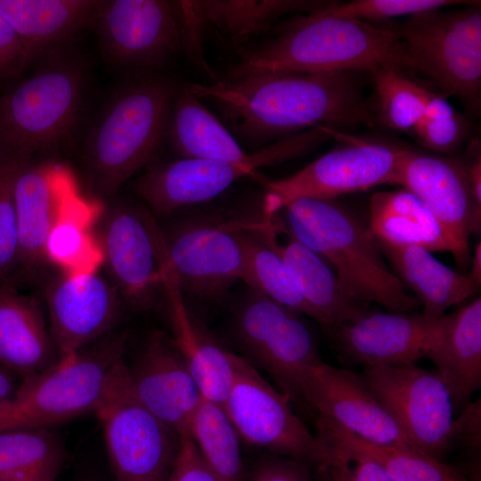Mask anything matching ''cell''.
Wrapping results in <instances>:
<instances>
[{
    "label": "cell",
    "instance_id": "cell-46",
    "mask_svg": "<svg viewBox=\"0 0 481 481\" xmlns=\"http://www.w3.org/2000/svg\"><path fill=\"white\" fill-rule=\"evenodd\" d=\"M18 376L0 364V403L14 399L22 380Z\"/></svg>",
    "mask_w": 481,
    "mask_h": 481
},
{
    "label": "cell",
    "instance_id": "cell-2",
    "mask_svg": "<svg viewBox=\"0 0 481 481\" xmlns=\"http://www.w3.org/2000/svg\"><path fill=\"white\" fill-rule=\"evenodd\" d=\"M179 89L156 70H132L113 88L84 129L79 156L86 184L112 199L152 161L166 141Z\"/></svg>",
    "mask_w": 481,
    "mask_h": 481
},
{
    "label": "cell",
    "instance_id": "cell-49",
    "mask_svg": "<svg viewBox=\"0 0 481 481\" xmlns=\"http://www.w3.org/2000/svg\"><path fill=\"white\" fill-rule=\"evenodd\" d=\"M80 481H94V480H92V479H88V478H86V479H84V480H80Z\"/></svg>",
    "mask_w": 481,
    "mask_h": 481
},
{
    "label": "cell",
    "instance_id": "cell-36",
    "mask_svg": "<svg viewBox=\"0 0 481 481\" xmlns=\"http://www.w3.org/2000/svg\"><path fill=\"white\" fill-rule=\"evenodd\" d=\"M329 421L344 440L374 458L392 481H475L462 470L444 463L414 445L372 444Z\"/></svg>",
    "mask_w": 481,
    "mask_h": 481
},
{
    "label": "cell",
    "instance_id": "cell-9",
    "mask_svg": "<svg viewBox=\"0 0 481 481\" xmlns=\"http://www.w3.org/2000/svg\"><path fill=\"white\" fill-rule=\"evenodd\" d=\"M331 139L322 127L307 129L269 143L246 162L185 159L151 165L134 182V192L152 214L167 216L175 209L209 200L257 168L306 154Z\"/></svg>",
    "mask_w": 481,
    "mask_h": 481
},
{
    "label": "cell",
    "instance_id": "cell-39",
    "mask_svg": "<svg viewBox=\"0 0 481 481\" xmlns=\"http://www.w3.org/2000/svg\"><path fill=\"white\" fill-rule=\"evenodd\" d=\"M476 1L459 0H355L348 3L329 2L323 10L335 16L380 22L400 17L451 6H463Z\"/></svg>",
    "mask_w": 481,
    "mask_h": 481
},
{
    "label": "cell",
    "instance_id": "cell-19",
    "mask_svg": "<svg viewBox=\"0 0 481 481\" xmlns=\"http://www.w3.org/2000/svg\"><path fill=\"white\" fill-rule=\"evenodd\" d=\"M300 395L302 405L367 442L413 445L363 375L322 360L304 374Z\"/></svg>",
    "mask_w": 481,
    "mask_h": 481
},
{
    "label": "cell",
    "instance_id": "cell-50",
    "mask_svg": "<svg viewBox=\"0 0 481 481\" xmlns=\"http://www.w3.org/2000/svg\"><path fill=\"white\" fill-rule=\"evenodd\" d=\"M0 481H5V480H2V479H0Z\"/></svg>",
    "mask_w": 481,
    "mask_h": 481
},
{
    "label": "cell",
    "instance_id": "cell-47",
    "mask_svg": "<svg viewBox=\"0 0 481 481\" xmlns=\"http://www.w3.org/2000/svg\"><path fill=\"white\" fill-rule=\"evenodd\" d=\"M469 272L467 273L475 285L479 289L481 285V242L479 241L474 249L469 261Z\"/></svg>",
    "mask_w": 481,
    "mask_h": 481
},
{
    "label": "cell",
    "instance_id": "cell-33",
    "mask_svg": "<svg viewBox=\"0 0 481 481\" xmlns=\"http://www.w3.org/2000/svg\"><path fill=\"white\" fill-rule=\"evenodd\" d=\"M102 208L97 202L80 198L51 231L45 248L47 263L65 274L97 271L102 255L93 225Z\"/></svg>",
    "mask_w": 481,
    "mask_h": 481
},
{
    "label": "cell",
    "instance_id": "cell-27",
    "mask_svg": "<svg viewBox=\"0 0 481 481\" xmlns=\"http://www.w3.org/2000/svg\"><path fill=\"white\" fill-rule=\"evenodd\" d=\"M425 358L436 366L453 406L465 407L481 386V298L444 314Z\"/></svg>",
    "mask_w": 481,
    "mask_h": 481
},
{
    "label": "cell",
    "instance_id": "cell-30",
    "mask_svg": "<svg viewBox=\"0 0 481 481\" xmlns=\"http://www.w3.org/2000/svg\"><path fill=\"white\" fill-rule=\"evenodd\" d=\"M166 141L180 158L246 162V153L224 125L192 94L178 91L172 106Z\"/></svg>",
    "mask_w": 481,
    "mask_h": 481
},
{
    "label": "cell",
    "instance_id": "cell-22",
    "mask_svg": "<svg viewBox=\"0 0 481 481\" xmlns=\"http://www.w3.org/2000/svg\"><path fill=\"white\" fill-rule=\"evenodd\" d=\"M127 371L143 404L179 437L190 436V423L202 395L173 339L154 331Z\"/></svg>",
    "mask_w": 481,
    "mask_h": 481
},
{
    "label": "cell",
    "instance_id": "cell-18",
    "mask_svg": "<svg viewBox=\"0 0 481 481\" xmlns=\"http://www.w3.org/2000/svg\"><path fill=\"white\" fill-rule=\"evenodd\" d=\"M81 197L70 169L57 158L20 165L13 184L20 247L16 280L38 276L47 263L45 248L51 231Z\"/></svg>",
    "mask_w": 481,
    "mask_h": 481
},
{
    "label": "cell",
    "instance_id": "cell-29",
    "mask_svg": "<svg viewBox=\"0 0 481 481\" xmlns=\"http://www.w3.org/2000/svg\"><path fill=\"white\" fill-rule=\"evenodd\" d=\"M328 1L192 0L203 30L210 29L224 45L238 48L269 31L283 17L310 12Z\"/></svg>",
    "mask_w": 481,
    "mask_h": 481
},
{
    "label": "cell",
    "instance_id": "cell-43",
    "mask_svg": "<svg viewBox=\"0 0 481 481\" xmlns=\"http://www.w3.org/2000/svg\"><path fill=\"white\" fill-rule=\"evenodd\" d=\"M27 68L20 37L0 10V83L18 78Z\"/></svg>",
    "mask_w": 481,
    "mask_h": 481
},
{
    "label": "cell",
    "instance_id": "cell-12",
    "mask_svg": "<svg viewBox=\"0 0 481 481\" xmlns=\"http://www.w3.org/2000/svg\"><path fill=\"white\" fill-rule=\"evenodd\" d=\"M233 325L249 359L272 376L290 401L302 404V378L322 359L300 315L248 287L236 307Z\"/></svg>",
    "mask_w": 481,
    "mask_h": 481
},
{
    "label": "cell",
    "instance_id": "cell-8",
    "mask_svg": "<svg viewBox=\"0 0 481 481\" xmlns=\"http://www.w3.org/2000/svg\"><path fill=\"white\" fill-rule=\"evenodd\" d=\"M116 481H167L180 437L140 401L124 357L111 368L94 412Z\"/></svg>",
    "mask_w": 481,
    "mask_h": 481
},
{
    "label": "cell",
    "instance_id": "cell-14",
    "mask_svg": "<svg viewBox=\"0 0 481 481\" xmlns=\"http://www.w3.org/2000/svg\"><path fill=\"white\" fill-rule=\"evenodd\" d=\"M289 402L246 358L235 355L233 382L222 405L240 437L312 468L320 457V443L292 412Z\"/></svg>",
    "mask_w": 481,
    "mask_h": 481
},
{
    "label": "cell",
    "instance_id": "cell-32",
    "mask_svg": "<svg viewBox=\"0 0 481 481\" xmlns=\"http://www.w3.org/2000/svg\"><path fill=\"white\" fill-rule=\"evenodd\" d=\"M64 446L48 427L0 431V479L55 481L63 464Z\"/></svg>",
    "mask_w": 481,
    "mask_h": 481
},
{
    "label": "cell",
    "instance_id": "cell-25",
    "mask_svg": "<svg viewBox=\"0 0 481 481\" xmlns=\"http://www.w3.org/2000/svg\"><path fill=\"white\" fill-rule=\"evenodd\" d=\"M60 358L37 300L20 292L14 279L0 282V364L25 379Z\"/></svg>",
    "mask_w": 481,
    "mask_h": 481
},
{
    "label": "cell",
    "instance_id": "cell-24",
    "mask_svg": "<svg viewBox=\"0 0 481 481\" xmlns=\"http://www.w3.org/2000/svg\"><path fill=\"white\" fill-rule=\"evenodd\" d=\"M275 224L287 235V241L275 239L272 220L256 229L258 236L281 257L312 318L327 329L353 322L365 314L368 306L351 297L330 265L314 251L293 237L282 224Z\"/></svg>",
    "mask_w": 481,
    "mask_h": 481
},
{
    "label": "cell",
    "instance_id": "cell-4",
    "mask_svg": "<svg viewBox=\"0 0 481 481\" xmlns=\"http://www.w3.org/2000/svg\"><path fill=\"white\" fill-rule=\"evenodd\" d=\"M89 69L75 48L0 95V163L57 158L82 132Z\"/></svg>",
    "mask_w": 481,
    "mask_h": 481
},
{
    "label": "cell",
    "instance_id": "cell-6",
    "mask_svg": "<svg viewBox=\"0 0 481 481\" xmlns=\"http://www.w3.org/2000/svg\"><path fill=\"white\" fill-rule=\"evenodd\" d=\"M397 37L413 69L429 77L444 98H458L471 113L481 102L480 2L440 8L387 25Z\"/></svg>",
    "mask_w": 481,
    "mask_h": 481
},
{
    "label": "cell",
    "instance_id": "cell-23",
    "mask_svg": "<svg viewBox=\"0 0 481 481\" xmlns=\"http://www.w3.org/2000/svg\"><path fill=\"white\" fill-rule=\"evenodd\" d=\"M102 0H0V10L23 46L27 66L39 67L75 48L94 27Z\"/></svg>",
    "mask_w": 481,
    "mask_h": 481
},
{
    "label": "cell",
    "instance_id": "cell-7",
    "mask_svg": "<svg viewBox=\"0 0 481 481\" xmlns=\"http://www.w3.org/2000/svg\"><path fill=\"white\" fill-rule=\"evenodd\" d=\"M126 331L113 330L44 371L22 379L0 431L48 427L94 412L112 366L122 357Z\"/></svg>",
    "mask_w": 481,
    "mask_h": 481
},
{
    "label": "cell",
    "instance_id": "cell-26",
    "mask_svg": "<svg viewBox=\"0 0 481 481\" xmlns=\"http://www.w3.org/2000/svg\"><path fill=\"white\" fill-rule=\"evenodd\" d=\"M173 341L201 395L223 404L234 379L235 355L224 348L201 327L186 308L182 291L167 263L163 266Z\"/></svg>",
    "mask_w": 481,
    "mask_h": 481
},
{
    "label": "cell",
    "instance_id": "cell-5",
    "mask_svg": "<svg viewBox=\"0 0 481 481\" xmlns=\"http://www.w3.org/2000/svg\"><path fill=\"white\" fill-rule=\"evenodd\" d=\"M282 210L285 229L330 265L351 297L392 313H410L420 306L385 262L369 227L335 200L299 199Z\"/></svg>",
    "mask_w": 481,
    "mask_h": 481
},
{
    "label": "cell",
    "instance_id": "cell-17",
    "mask_svg": "<svg viewBox=\"0 0 481 481\" xmlns=\"http://www.w3.org/2000/svg\"><path fill=\"white\" fill-rule=\"evenodd\" d=\"M242 222L186 220L161 228L167 264L182 292L215 298L245 279L236 236Z\"/></svg>",
    "mask_w": 481,
    "mask_h": 481
},
{
    "label": "cell",
    "instance_id": "cell-21",
    "mask_svg": "<svg viewBox=\"0 0 481 481\" xmlns=\"http://www.w3.org/2000/svg\"><path fill=\"white\" fill-rule=\"evenodd\" d=\"M442 318L412 312H367L328 330L341 356L350 363L364 368L408 365L425 357Z\"/></svg>",
    "mask_w": 481,
    "mask_h": 481
},
{
    "label": "cell",
    "instance_id": "cell-45",
    "mask_svg": "<svg viewBox=\"0 0 481 481\" xmlns=\"http://www.w3.org/2000/svg\"><path fill=\"white\" fill-rule=\"evenodd\" d=\"M456 112L448 102L439 94L428 90L423 118L439 119L452 117Z\"/></svg>",
    "mask_w": 481,
    "mask_h": 481
},
{
    "label": "cell",
    "instance_id": "cell-31",
    "mask_svg": "<svg viewBox=\"0 0 481 481\" xmlns=\"http://www.w3.org/2000/svg\"><path fill=\"white\" fill-rule=\"evenodd\" d=\"M368 227L380 243L419 246L429 252H450L448 240L436 219L404 188L377 192L371 196Z\"/></svg>",
    "mask_w": 481,
    "mask_h": 481
},
{
    "label": "cell",
    "instance_id": "cell-28",
    "mask_svg": "<svg viewBox=\"0 0 481 481\" xmlns=\"http://www.w3.org/2000/svg\"><path fill=\"white\" fill-rule=\"evenodd\" d=\"M379 245L395 274L414 292L427 316L440 317L479 290L467 273L446 266L421 247Z\"/></svg>",
    "mask_w": 481,
    "mask_h": 481
},
{
    "label": "cell",
    "instance_id": "cell-13",
    "mask_svg": "<svg viewBox=\"0 0 481 481\" xmlns=\"http://www.w3.org/2000/svg\"><path fill=\"white\" fill-rule=\"evenodd\" d=\"M94 28L101 55L118 69H163L183 52L176 1L102 0Z\"/></svg>",
    "mask_w": 481,
    "mask_h": 481
},
{
    "label": "cell",
    "instance_id": "cell-10",
    "mask_svg": "<svg viewBox=\"0 0 481 481\" xmlns=\"http://www.w3.org/2000/svg\"><path fill=\"white\" fill-rule=\"evenodd\" d=\"M338 134L343 139L340 146L288 177L263 181L265 219L299 199L335 200L342 194L395 184L404 147Z\"/></svg>",
    "mask_w": 481,
    "mask_h": 481
},
{
    "label": "cell",
    "instance_id": "cell-3",
    "mask_svg": "<svg viewBox=\"0 0 481 481\" xmlns=\"http://www.w3.org/2000/svg\"><path fill=\"white\" fill-rule=\"evenodd\" d=\"M328 3L288 20L272 37L247 51L220 79L264 73L371 74L384 67L413 69L387 26L331 15L323 10Z\"/></svg>",
    "mask_w": 481,
    "mask_h": 481
},
{
    "label": "cell",
    "instance_id": "cell-38",
    "mask_svg": "<svg viewBox=\"0 0 481 481\" xmlns=\"http://www.w3.org/2000/svg\"><path fill=\"white\" fill-rule=\"evenodd\" d=\"M370 75L379 101L378 119L391 129L412 131L423 118L428 89L394 67H384Z\"/></svg>",
    "mask_w": 481,
    "mask_h": 481
},
{
    "label": "cell",
    "instance_id": "cell-48",
    "mask_svg": "<svg viewBox=\"0 0 481 481\" xmlns=\"http://www.w3.org/2000/svg\"><path fill=\"white\" fill-rule=\"evenodd\" d=\"M12 401L0 403V425L4 421L9 411Z\"/></svg>",
    "mask_w": 481,
    "mask_h": 481
},
{
    "label": "cell",
    "instance_id": "cell-1",
    "mask_svg": "<svg viewBox=\"0 0 481 481\" xmlns=\"http://www.w3.org/2000/svg\"><path fill=\"white\" fill-rule=\"evenodd\" d=\"M364 74L264 73L188 87L198 99L212 102L239 137L271 143L319 126L339 131L373 124Z\"/></svg>",
    "mask_w": 481,
    "mask_h": 481
},
{
    "label": "cell",
    "instance_id": "cell-41",
    "mask_svg": "<svg viewBox=\"0 0 481 481\" xmlns=\"http://www.w3.org/2000/svg\"><path fill=\"white\" fill-rule=\"evenodd\" d=\"M425 148L443 154H452L470 132L468 119L459 112L439 119L422 118L412 131Z\"/></svg>",
    "mask_w": 481,
    "mask_h": 481
},
{
    "label": "cell",
    "instance_id": "cell-35",
    "mask_svg": "<svg viewBox=\"0 0 481 481\" xmlns=\"http://www.w3.org/2000/svg\"><path fill=\"white\" fill-rule=\"evenodd\" d=\"M190 436L219 481H246L240 436L222 404L202 396L191 420Z\"/></svg>",
    "mask_w": 481,
    "mask_h": 481
},
{
    "label": "cell",
    "instance_id": "cell-16",
    "mask_svg": "<svg viewBox=\"0 0 481 481\" xmlns=\"http://www.w3.org/2000/svg\"><path fill=\"white\" fill-rule=\"evenodd\" d=\"M395 184L412 193L444 231L456 265L469 267V240L480 227L481 209L470 190L466 161L405 148Z\"/></svg>",
    "mask_w": 481,
    "mask_h": 481
},
{
    "label": "cell",
    "instance_id": "cell-40",
    "mask_svg": "<svg viewBox=\"0 0 481 481\" xmlns=\"http://www.w3.org/2000/svg\"><path fill=\"white\" fill-rule=\"evenodd\" d=\"M22 163H0V282L16 280L19 267L20 247L13 184Z\"/></svg>",
    "mask_w": 481,
    "mask_h": 481
},
{
    "label": "cell",
    "instance_id": "cell-15",
    "mask_svg": "<svg viewBox=\"0 0 481 481\" xmlns=\"http://www.w3.org/2000/svg\"><path fill=\"white\" fill-rule=\"evenodd\" d=\"M363 376L410 442L442 461L452 430L453 404L440 374L408 364L366 367Z\"/></svg>",
    "mask_w": 481,
    "mask_h": 481
},
{
    "label": "cell",
    "instance_id": "cell-11",
    "mask_svg": "<svg viewBox=\"0 0 481 481\" xmlns=\"http://www.w3.org/2000/svg\"><path fill=\"white\" fill-rule=\"evenodd\" d=\"M96 235L110 281L124 303L147 311L164 289L166 257L161 228L145 208L124 198H112L102 209Z\"/></svg>",
    "mask_w": 481,
    "mask_h": 481
},
{
    "label": "cell",
    "instance_id": "cell-42",
    "mask_svg": "<svg viewBox=\"0 0 481 481\" xmlns=\"http://www.w3.org/2000/svg\"><path fill=\"white\" fill-rule=\"evenodd\" d=\"M246 481H315V478L307 463L268 453L247 472Z\"/></svg>",
    "mask_w": 481,
    "mask_h": 481
},
{
    "label": "cell",
    "instance_id": "cell-37",
    "mask_svg": "<svg viewBox=\"0 0 481 481\" xmlns=\"http://www.w3.org/2000/svg\"><path fill=\"white\" fill-rule=\"evenodd\" d=\"M317 439L321 453L312 467L317 481H392L371 456L344 440L333 425L317 416Z\"/></svg>",
    "mask_w": 481,
    "mask_h": 481
},
{
    "label": "cell",
    "instance_id": "cell-44",
    "mask_svg": "<svg viewBox=\"0 0 481 481\" xmlns=\"http://www.w3.org/2000/svg\"><path fill=\"white\" fill-rule=\"evenodd\" d=\"M167 481H219L189 436L180 437L179 450Z\"/></svg>",
    "mask_w": 481,
    "mask_h": 481
},
{
    "label": "cell",
    "instance_id": "cell-34",
    "mask_svg": "<svg viewBox=\"0 0 481 481\" xmlns=\"http://www.w3.org/2000/svg\"><path fill=\"white\" fill-rule=\"evenodd\" d=\"M263 224L243 223L236 230L245 261L244 282L289 311L312 318L311 309L281 257L256 232Z\"/></svg>",
    "mask_w": 481,
    "mask_h": 481
},
{
    "label": "cell",
    "instance_id": "cell-20",
    "mask_svg": "<svg viewBox=\"0 0 481 481\" xmlns=\"http://www.w3.org/2000/svg\"><path fill=\"white\" fill-rule=\"evenodd\" d=\"M49 329L61 357L69 356L115 330L124 304L97 271L61 273L46 288Z\"/></svg>",
    "mask_w": 481,
    "mask_h": 481
}]
</instances>
